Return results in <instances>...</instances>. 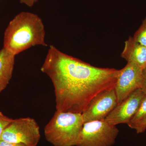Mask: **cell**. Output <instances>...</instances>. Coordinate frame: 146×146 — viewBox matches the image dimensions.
Returning <instances> with one entry per match:
<instances>
[{
	"mask_svg": "<svg viewBox=\"0 0 146 146\" xmlns=\"http://www.w3.org/2000/svg\"><path fill=\"white\" fill-rule=\"evenodd\" d=\"M46 32L42 19L35 13L22 11L6 29L3 47L16 55L31 47L46 46Z\"/></svg>",
	"mask_w": 146,
	"mask_h": 146,
	"instance_id": "obj_2",
	"label": "cell"
},
{
	"mask_svg": "<svg viewBox=\"0 0 146 146\" xmlns=\"http://www.w3.org/2000/svg\"><path fill=\"white\" fill-rule=\"evenodd\" d=\"M141 89L146 95V67L142 71V80Z\"/></svg>",
	"mask_w": 146,
	"mask_h": 146,
	"instance_id": "obj_15",
	"label": "cell"
},
{
	"mask_svg": "<svg viewBox=\"0 0 146 146\" xmlns=\"http://www.w3.org/2000/svg\"><path fill=\"white\" fill-rule=\"evenodd\" d=\"M51 80L58 111L82 114L94 98L113 89L119 70L94 67L51 45L41 68Z\"/></svg>",
	"mask_w": 146,
	"mask_h": 146,
	"instance_id": "obj_1",
	"label": "cell"
},
{
	"mask_svg": "<svg viewBox=\"0 0 146 146\" xmlns=\"http://www.w3.org/2000/svg\"><path fill=\"white\" fill-rule=\"evenodd\" d=\"M13 119L8 117L0 112V137L6 128L12 122Z\"/></svg>",
	"mask_w": 146,
	"mask_h": 146,
	"instance_id": "obj_13",
	"label": "cell"
},
{
	"mask_svg": "<svg viewBox=\"0 0 146 146\" xmlns=\"http://www.w3.org/2000/svg\"><path fill=\"white\" fill-rule=\"evenodd\" d=\"M119 133L116 125L105 120L84 123L76 146H112Z\"/></svg>",
	"mask_w": 146,
	"mask_h": 146,
	"instance_id": "obj_4",
	"label": "cell"
},
{
	"mask_svg": "<svg viewBox=\"0 0 146 146\" xmlns=\"http://www.w3.org/2000/svg\"><path fill=\"white\" fill-rule=\"evenodd\" d=\"M121 56L127 62H132L142 69L146 67V47L129 36L125 42Z\"/></svg>",
	"mask_w": 146,
	"mask_h": 146,
	"instance_id": "obj_9",
	"label": "cell"
},
{
	"mask_svg": "<svg viewBox=\"0 0 146 146\" xmlns=\"http://www.w3.org/2000/svg\"><path fill=\"white\" fill-rule=\"evenodd\" d=\"M15 56L4 47L0 50V93L6 88L12 78Z\"/></svg>",
	"mask_w": 146,
	"mask_h": 146,
	"instance_id": "obj_10",
	"label": "cell"
},
{
	"mask_svg": "<svg viewBox=\"0 0 146 146\" xmlns=\"http://www.w3.org/2000/svg\"><path fill=\"white\" fill-rule=\"evenodd\" d=\"M146 118V95L144 97L143 101L141 103L140 107L136 112V114L133 116L128 124L129 127L141 120Z\"/></svg>",
	"mask_w": 146,
	"mask_h": 146,
	"instance_id": "obj_11",
	"label": "cell"
},
{
	"mask_svg": "<svg viewBox=\"0 0 146 146\" xmlns=\"http://www.w3.org/2000/svg\"><path fill=\"white\" fill-rule=\"evenodd\" d=\"M145 96L142 89H137L118 104L104 120L113 125L128 124L136 114Z\"/></svg>",
	"mask_w": 146,
	"mask_h": 146,
	"instance_id": "obj_8",
	"label": "cell"
},
{
	"mask_svg": "<svg viewBox=\"0 0 146 146\" xmlns=\"http://www.w3.org/2000/svg\"><path fill=\"white\" fill-rule=\"evenodd\" d=\"M143 69L132 62H127L119 70L115 89L119 104L137 89H141Z\"/></svg>",
	"mask_w": 146,
	"mask_h": 146,
	"instance_id": "obj_6",
	"label": "cell"
},
{
	"mask_svg": "<svg viewBox=\"0 0 146 146\" xmlns=\"http://www.w3.org/2000/svg\"><path fill=\"white\" fill-rule=\"evenodd\" d=\"M40 137L38 123L33 118L28 117L13 119L3 131L0 140L27 146H36Z\"/></svg>",
	"mask_w": 146,
	"mask_h": 146,
	"instance_id": "obj_5",
	"label": "cell"
},
{
	"mask_svg": "<svg viewBox=\"0 0 146 146\" xmlns=\"http://www.w3.org/2000/svg\"><path fill=\"white\" fill-rule=\"evenodd\" d=\"M130 128L135 129L137 133H143L146 129V118L138 122Z\"/></svg>",
	"mask_w": 146,
	"mask_h": 146,
	"instance_id": "obj_14",
	"label": "cell"
},
{
	"mask_svg": "<svg viewBox=\"0 0 146 146\" xmlns=\"http://www.w3.org/2000/svg\"><path fill=\"white\" fill-rule=\"evenodd\" d=\"M84 123L82 114L56 110L45 127V138L54 146H76Z\"/></svg>",
	"mask_w": 146,
	"mask_h": 146,
	"instance_id": "obj_3",
	"label": "cell"
},
{
	"mask_svg": "<svg viewBox=\"0 0 146 146\" xmlns=\"http://www.w3.org/2000/svg\"><path fill=\"white\" fill-rule=\"evenodd\" d=\"M133 37L136 42L146 47V17Z\"/></svg>",
	"mask_w": 146,
	"mask_h": 146,
	"instance_id": "obj_12",
	"label": "cell"
},
{
	"mask_svg": "<svg viewBox=\"0 0 146 146\" xmlns=\"http://www.w3.org/2000/svg\"><path fill=\"white\" fill-rule=\"evenodd\" d=\"M0 146H27L23 143H14L0 140Z\"/></svg>",
	"mask_w": 146,
	"mask_h": 146,
	"instance_id": "obj_16",
	"label": "cell"
},
{
	"mask_svg": "<svg viewBox=\"0 0 146 146\" xmlns=\"http://www.w3.org/2000/svg\"><path fill=\"white\" fill-rule=\"evenodd\" d=\"M39 0H20V1L21 3L31 7L34 5Z\"/></svg>",
	"mask_w": 146,
	"mask_h": 146,
	"instance_id": "obj_17",
	"label": "cell"
},
{
	"mask_svg": "<svg viewBox=\"0 0 146 146\" xmlns=\"http://www.w3.org/2000/svg\"><path fill=\"white\" fill-rule=\"evenodd\" d=\"M117 105L115 88L102 92L93 99L82 114L84 123L104 120Z\"/></svg>",
	"mask_w": 146,
	"mask_h": 146,
	"instance_id": "obj_7",
	"label": "cell"
}]
</instances>
